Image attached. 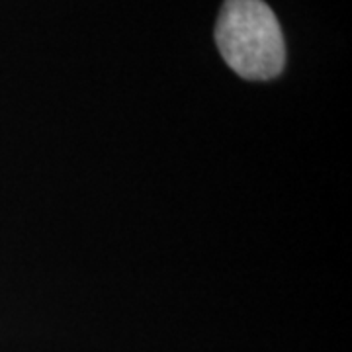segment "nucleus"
Segmentation results:
<instances>
[{
  "instance_id": "f257e3e1",
  "label": "nucleus",
  "mask_w": 352,
  "mask_h": 352,
  "mask_svg": "<svg viewBox=\"0 0 352 352\" xmlns=\"http://www.w3.org/2000/svg\"><path fill=\"white\" fill-rule=\"evenodd\" d=\"M215 43L241 78L270 80L284 71L282 28L264 0H226L215 24Z\"/></svg>"
}]
</instances>
